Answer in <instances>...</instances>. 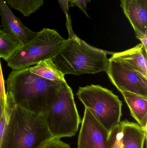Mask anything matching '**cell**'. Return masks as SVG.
Returning <instances> with one entry per match:
<instances>
[{
  "label": "cell",
  "mask_w": 147,
  "mask_h": 148,
  "mask_svg": "<svg viewBox=\"0 0 147 148\" xmlns=\"http://www.w3.org/2000/svg\"><path fill=\"white\" fill-rule=\"evenodd\" d=\"M61 83L33 73L29 68L13 69L7 81V93L16 106L42 114L55 100Z\"/></svg>",
  "instance_id": "6da1fadb"
},
{
  "label": "cell",
  "mask_w": 147,
  "mask_h": 148,
  "mask_svg": "<svg viewBox=\"0 0 147 148\" xmlns=\"http://www.w3.org/2000/svg\"><path fill=\"white\" fill-rule=\"evenodd\" d=\"M69 37L59 53L52 60L64 75H80L106 72L109 60L107 52L90 46L73 32L72 24H66Z\"/></svg>",
  "instance_id": "7a4b0ae2"
},
{
  "label": "cell",
  "mask_w": 147,
  "mask_h": 148,
  "mask_svg": "<svg viewBox=\"0 0 147 148\" xmlns=\"http://www.w3.org/2000/svg\"><path fill=\"white\" fill-rule=\"evenodd\" d=\"M43 115L15 105L1 148H41L52 139Z\"/></svg>",
  "instance_id": "3957f363"
},
{
  "label": "cell",
  "mask_w": 147,
  "mask_h": 148,
  "mask_svg": "<svg viewBox=\"0 0 147 148\" xmlns=\"http://www.w3.org/2000/svg\"><path fill=\"white\" fill-rule=\"evenodd\" d=\"M41 114L53 138L76 135L82 122L72 90L66 82L61 84L55 100Z\"/></svg>",
  "instance_id": "277c9868"
},
{
  "label": "cell",
  "mask_w": 147,
  "mask_h": 148,
  "mask_svg": "<svg viewBox=\"0 0 147 148\" xmlns=\"http://www.w3.org/2000/svg\"><path fill=\"white\" fill-rule=\"evenodd\" d=\"M56 30L43 28L35 36L22 47L7 61L13 69L30 68L40 62L54 58L65 43Z\"/></svg>",
  "instance_id": "5b68a950"
},
{
  "label": "cell",
  "mask_w": 147,
  "mask_h": 148,
  "mask_svg": "<svg viewBox=\"0 0 147 148\" xmlns=\"http://www.w3.org/2000/svg\"><path fill=\"white\" fill-rule=\"evenodd\" d=\"M77 95L85 108L108 132L119 124L122 103L112 91L92 84L79 87Z\"/></svg>",
  "instance_id": "8992f818"
},
{
  "label": "cell",
  "mask_w": 147,
  "mask_h": 148,
  "mask_svg": "<svg viewBox=\"0 0 147 148\" xmlns=\"http://www.w3.org/2000/svg\"><path fill=\"white\" fill-rule=\"evenodd\" d=\"M111 82L120 92H131L147 98V78L110 58L106 71Z\"/></svg>",
  "instance_id": "52a82bcc"
},
{
  "label": "cell",
  "mask_w": 147,
  "mask_h": 148,
  "mask_svg": "<svg viewBox=\"0 0 147 148\" xmlns=\"http://www.w3.org/2000/svg\"><path fill=\"white\" fill-rule=\"evenodd\" d=\"M147 129L127 120L120 122L109 132V148H144Z\"/></svg>",
  "instance_id": "ba28073f"
},
{
  "label": "cell",
  "mask_w": 147,
  "mask_h": 148,
  "mask_svg": "<svg viewBox=\"0 0 147 148\" xmlns=\"http://www.w3.org/2000/svg\"><path fill=\"white\" fill-rule=\"evenodd\" d=\"M109 132L85 108L79 135L77 148H109Z\"/></svg>",
  "instance_id": "9c48e42d"
},
{
  "label": "cell",
  "mask_w": 147,
  "mask_h": 148,
  "mask_svg": "<svg viewBox=\"0 0 147 148\" xmlns=\"http://www.w3.org/2000/svg\"><path fill=\"white\" fill-rule=\"evenodd\" d=\"M0 16L3 31L12 35L22 45L27 43L37 34L14 14L4 0H0Z\"/></svg>",
  "instance_id": "30bf717a"
},
{
  "label": "cell",
  "mask_w": 147,
  "mask_h": 148,
  "mask_svg": "<svg viewBox=\"0 0 147 148\" xmlns=\"http://www.w3.org/2000/svg\"><path fill=\"white\" fill-rule=\"evenodd\" d=\"M121 2L136 37L147 36V0H121Z\"/></svg>",
  "instance_id": "8fae6325"
},
{
  "label": "cell",
  "mask_w": 147,
  "mask_h": 148,
  "mask_svg": "<svg viewBox=\"0 0 147 148\" xmlns=\"http://www.w3.org/2000/svg\"><path fill=\"white\" fill-rule=\"evenodd\" d=\"M147 51L142 43L123 52L114 53L111 58L147 78Z\"/></svg>",
  "instance_id": "7c38bea8"
},
{
  "label": "cell",
  "mask_w": 147,
  "mask_h": 148,
  "mask_svg": "<svg viewBox=\"0 0 147 148\" xmlns=\"http://www.w3.org/2000/svg\"><path fill=\"white\" fill-rule=\"evenodd\" d=\"M121 93L129 108L133 117L139 125L147 129V98L127 91Z\"/></svg>",
  "instance_id": "4fadbf2b"
},
{
  "label": "cell",
  "mask_w": 147,
  "mask_h": 148,
  "mask_svg": "<svg viewBox=\"0 0 147 148\" xmlns=\"http://www.w3.org/2000/svg\"><path fill=\"white\" fill-rule=\"evenodd\" d=\"M30 72L39 76L56 82H65L64 75L57 67L52 59L41 61L29 68Z\"/></svg>",
  "instance_id": "5bb4252c"
},
{
  "label": "cell",
  "mask_w": 147,
  "mask_h": 148,
  "mask_svg": "<svg viewBox=\"0 0 147 148\" xmlns=\"http://www.w3.org/2000/svg\"><path fill=\"white\" fill-rule=\"evenodd\" d=\"M22 46L12 35L0 30V58L7 61Z\"/></svg>",
  "instance_id": "9a60e30c"
},
{
  "label": "cell",
  "mask_w": 147,
  "mask_h": 148,
  "mask_svg": "<svg viewBox=\"0 0 147 148\" xmlns=\"http://www.w3.org/2000/svg\"><path fill=\"white\" fill-rule=\"evenodd\" d=\"M11 8L28 17L36 12L44 4L43 0H4Z\"/></svg>",
  "instance_id": "2e32d148"
},
{
  "label": "cell",
  "mask_w": 147,
  "mask_h": 148,
  "mask_svg": "<svg viewBox=\"0 0 147 148\" xmlns=\"http://www.w3.org/2000/svg\"><path fill=\"white\" fill-rule=\"evenodd\" d=\"M15 105L12 96L9 93H7V102L0 119V148H1L9 115Z\"/></svg>",
  "instance_id": "e0dca14e"
},
{
  "label": "cell",
  "mask_w": 147,
  "mask_h": 148,
  "mask_svg": "<svg viewBox=\"0 0 147 148\" xmlns=\"http://www.w3.org/2000/svg\"><path fill=\"white\" fill-rule=\"evenodd\" d=\"M41 148H70V147L60 138H53Z\"/></svg>",
  "instance_id": "ac0fdd59"
},
{
  "label": "cell",
  "mask_w": 147,
  "mask_h": 148,
  "mask_svg": "<svg viewBox=\"0 0 147 148\" xmlns=\"http://www.w3.org/2000/svg\"><path fill=\"white\" fill-rule=\"evenodd\" d=\"M91 0H70L69 7H78L79 9L88 17H90L87 12V4L90 2Z\"/></svg>",
  "instance_id": "d6986e66"
},
{
  "label": "cell",
  "mask_w": 147,
  "mask_h": 148,
  "mask_svg": "<svg viewBox=\"0 0 147 148\" xmlns=\"http://www.w3.org/2000/svg\"><path fill=\"white\" fill-rule=\"evenodd\" d=\"M1 59V58H0ZM0 100L5 107L7 102V94L5 89L4 80L0 60Z\"/></svg>",
  "instance_id": "ffe728a7"
},
{
  "label": "cell",
  "mask_w": 147,
  "mask_h": 148,
  "mask_svg": "<svg viewBox=\"0 0 147 148\" xmlns=\"http://www.w3.org/2000/svg\"><path fill=\"white\" fill-rule=\"evenodd\" d=\"M58 1L66 16V22L71 21L69 14L70 0H58Z\"/></svg>",
  "instance_id": "44dd1931"
},
{
  "label": "cell",
  "mask_w": 147,
  "mask_h": 148,
  "mask_svg": "<svg viewBox=\"0 0 147 148\" xmlns=\"http://www.w3.org/2000/svg\"><path fill=\"white\" fill-rule=\"evenodd\" d=\"M136 37L141 41L142 44L144 46V48L147 51V36L143 37Z\"/></svg>",
  "instance_id": "7402d4cb"
},
{
  "label": "cell",
  "mask_w": 147,
  "mask_h": 148,
  "mask_svg": "<svg viewBox=\"0 0 147 148\" xmlns=\"http://www.w3.org/2000/svg\"><path fill=\"white\" fill-rule=\"evenodd\" d=\"M4 106L2 102L0 100V119L2 115L3 112V110H4Z\"/></svg>",
  "instance_id": "603a6c76"
}]
</instances>
